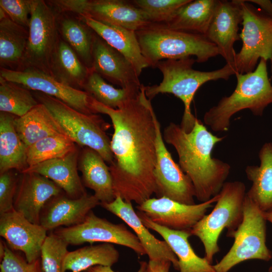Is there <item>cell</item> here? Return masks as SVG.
Wrapping results in <instances>:
<instances>
[{
  "label": "cell",
  "instance_id": "obj_13",
  "mask_svg": "<svg viewBox=\"0 0 272 272\" xmlns=\"http://www.w3.org/2000/svg\"><path fill=\"white\" fill-rule=\"evenodd\" d=\"M0 77L55 98L85 114H96L92 107L93 98L88 93L60 82L43 70L30 67L19 70L1 67Z\"/></svg>",
  "mask_w": 272,
  "mask_h": 272
},
{
  "label": "cell",
  "instance_id": "obj_31",
  "mask_svg": "<svg viewBox=\"0 0 272 272\" xmlns=\"http://www.w3.org/2000/svg\"><path fill=\"white\" fill-rule=\"evenodd\" d=\"M120 254L113 244H91L69 251L63 263V272H83L97 265L112 266L118 262Z\"/></svg>",
  "mask_w": 272,
  "mask_h": 272
},
{
  "label": "cell",
  "instance_id": "obj_20",
  "mask_svg": "<svg viewBox=\"0 0 272 272\" xmlns=\"http://www.w3.org/2000/svg\"><path fill=\"white\" fill-rule=\"evenodd\" d=\"M100 205L94 195L86 194L72 198L63 192L51 198L44 205L40 216V225L47 231L61 226L69 227L82 223L92 209Z\"/></svg>",
  "mask_w": 272,
  "mask_h": 272
},
{
  "label": "cell",
  "instance_id": "obj_14",
  "mask_svg": "<svg viewBox=\"0 0 272 272\" xmlns=\"http://www.w3.org/2000/svg\"><path fill=\"white\" fill-rule=\"evenodd\" d=\"M156 163L154 170L157 197H166L188 205L195 204V191L189 177L172 158L164 142L160 123L156 115Z\"/></svg>",
  "mask_w": 272,
  "mask_h": 272
},
{
  "label": "cell",
  "instance_id": "obj_5",
  "mask_svg": "<svg viewBox=\"0 0 272 272\" xmlns=\"http://www.w3.org/2000/svg\"><path fill=\"white\" fill-rule=\"evenodd\" d=\"M135 34L142 53L150 67L160 61L195 56L203 63L219 54L216 46L205 35L170 29L163 24L152 23Z\"/></svg>",
  "mask_w": 272,
  "mask_h": 272
},
{
  "label": "cell",
  "instance_id": "obj_36",
  "mask_svg": "<svg viewBox=\"0 0 272 272\" xmlns=\"http://www.w3.org/2000/svg\"><path fill=\"white\" fill-rule=\"evenodd\" d=\"M60 31L65 42L73 49L89 68L92 66V47L94 32L88 26L73 19L61 23Z\"/></svg>",
  "mask_w": 272,
  "mask_h": 272
},
{
  "label": "cell",
  "instance_id": "obj_41",
  "mask_svg": "<svg viewBox=\"0 0 272 272\" xmlns=\"http://www.w3.org/2000/svg\"><path fill=\"white\" fill-rule=\"evenodd\" d=\"M14 170L0 174V214L14 210V200L20 173Z\"/></svg>",
  "mask_w": 272,
  "mask_h": 272
},
{
  "label": "cell",
  "instance_id": "obj_46",
  "mask_svg": "<svg viewBox=\"0 0 272 272\" xmlns=\"http://www.w3.org/2000/svg\"><path fill=\"white\" fill-rule=\"evenodd\" d=\"M263 216L267 221L272 223V212L263 213Z\"/></svg>",
  "mask_w": 272,
  "mask_h": 272
},
{
  "label": "cell",
  "instance_id": "obj_30",
  "mask_svg": "<svg viewBox=\"0 0 272 272\" xmlns=\"http://www.w3.org/2000/svg\"><path fill=\"white\" fill-rule=\"evenodd\" d=\"M217 0H191L180 8L166 27L205 35L212 21Z\"/></svg>",
  "mask_w": 272,
  "mask_h": 272
},
{
  "label": "cell",
  "instance_id": "obj_7",
  "mask_svg": "<svg viewBox=\"0 0 272 272\" xmlns=\"http://www.w3.org/2000/svg\"><path fill=\"white\" fill-rule=\"evenodd\" d=\"M37 96L39 102L47 107L66 135L76 144L95 150L110 165L113 163L110 140L106 132L108 124L100 116L80 112L43 93Z\"/></svg>",
  "mask_w": 272,
  "mask_h": 272
},
{
  "label": "cell",
  "instance_id": "obj_42",
  "mask_svg": "<svg viewBox=\"0 0 272 272\" xmlns=\"http://www.w3.org/2000/svg\"><path fill=\"white\" fill-rule=\"evenodd\" d=\"M172 263L168 259L149 260L145 272H169Z\"/></svg>",
  "mask_w": 272,
  "mask_h": 272
},
{
  "label": "cell",
  "instance_id": "obj_38",
  "mask_svg": "<svg viewBox=\"0 0 272 272\" xmlns=\"http://www.w3.org/2000/svg\"><path fill=\"white\" fill-rule=\"evenodd\" d=\"M131 2L142 10L152 23L166 24L177 11L191 0H133Z\"/></svg>",
  "mask_w": 272,
  "mask_h": 272
},
{
  "label": "cell",
  "instance_id": "obj_22",
  "mask_svg": "<svg viewBox=\"0 0 272 272\" xmlns=\"http://www.w3.org/2000/svg\"><path fill=\"white\" fill-rule=\"evenodd\" d=\"M80 152L76 148L65 156L29 167L22 172H33L49 179L72 198L82 197L87 192L78 174Z\"/></svg>",
  "mask_w": 272,
  "mask_h": 272
},
{
  "label": "cell",
  "instance_id": "obj_8",
  "mask_svg": "<svg viewBox=\"0 0 272 272\" xmlns=\"http://www.w3.org/2000/svg\"><path fill=\"white\" fill-rule=\"evenodd\" d=\"M266 221L263 213L246 194L242 221L237 229L227 231V236L233 238L234 242L227 254L213 265L216 272H228L248 260H270L272 252L266 244Z\"/></svg>",
  "mask_w": 272,
  "mask_h": 272
},
{
  "label": "cell",
  "instance_id": "obj_25",
  "mask_svg": "<svg viewBox=\"0 0 272 272\" xmlns=\"http://www.w3.org/2000/svg\"><path fill=\"white\" fill-rule=\"evenodd\" d=\"M78 169L84 186L92 189L101 203H108L115 198L109 167L95 150L84 147L80 154Z\"/></svg>",
  "mask_w": 272,
  "mask_h": 272
},
{
  "label": "cell",
  "instance_id": "obj_1",
  "mask_svg": "<svg viewBox=\"0 0 272 272\" xmlns=\"http://www.w3.org/2000/svg\"><path fill=\"white\" fill-rule=\"evenodd\" d=\"M92 106L96 114L107 115L112 123L110 148L114 159L109 169L115 196L140 205L156 192V115L145 86L142 84L138 96L119 109L94 98Z\"/></svg>",
  "mask_w": 272,
  "mask_h": 272
},
{
  "label": "cell",
  "instance_id": "obj_40",
  "mask_svg": "<svg viewBox=\"0 0 272 272\" xmlns=\"http://www.w3.org/2000/svg\"><path fill=\"white\" fill-rule=\"evenodd\" d=\"M32 0H1L0 8L14 23L29 28Z\"/></svg>",
  "mask_w": 272,
  "mask_h": 272
},
{
  "label": "cell",
  "instance_id": "obj_4",
  "mask_svg": "<svg viewBox=\"0 0 272 272\" xmlns=\"http://www.w3.org/2000/svg\"><path fill=\"white\" fill-rule=\"evenodd\" d=\"M266 61L261 58L253 71L235 75L234 91L205 113V124L214 131L223 132L228 130L231 117L241 110L248 109L255 116L262 115L264 109L272 103V85Z\"/></svg>",
  "mask_w": 272,
  "mask_h": 272
},
{
  "label": "cell",
  "instance_id": "obj_18",
  "mask_svg": "<svg viewBox=\"0 0 272 272\" xmlns=\"http://www.w3.org/2000/svg\"><path fill=\"white\" fill-rule=\"evenodd\" d=\"M95 33V32H94ZM91 69L120 88L140 91L142 84L132 64L94 33Z\"/></svg>",
  "mask_w": 272,
  "mask_h": 272
},
{
  "label": "cell",
  "instance_id": "obj_45",
  "mask_svg": "<svg viewBox=\"0 0 272 272\" xmlns=\"http://www.w3.org/2000/svg\"><path fill=\"white\" fill-rule=\"evenodd\" d=\"M6 243L1 240L0 241V260H3L5 253Z\"/></svg>",
  "mask_w": 272,
  "mask_h": 272
},
{
  "label": "cell",
  "instance_id": "obj_10",
  "mask_svg": "<svg viewBox=\"0 0 272 272\" xmlns=\"http://www.w3.org/2000/svg\"><path fill=\"white\" fill-rule=\"evenodd\" d=\"M28 38L22 61L50 73V63L58 43L54 14L44 1L32 0Z\"/></svg>",
  "mask_w": 272,
  "mask_h": 272
},
{
  "label": "cell",
  "instance_id": "obj_15",
  "mask_svg": "<svg viewBox=\"0 0 272 272\" xmlns=\"http://www.w3.org/2000/svg\"><path fill=\"white\" fill-rule=\"evenodd\" d=\"M219 194L198 204H183L166 197L150 198L137 206L153 222L168 229L190 230L205 215Z\"/></svg>",
  "mask_w": 272,
  "mask_h": 272
},
{
  "label": "cell",
  "instance_id": "obj_28",
  "mask_svg": "<svg viewBox=\"0 0 272 272\" xmlns=\"http://www.w3.org/2000/svg\"><path fill=\"white\" fill-rule=\"evenodd\" d=\"M14 125L27 148L48 137L66 135L49 110L41 103L23 116L15 117Z\"/></svg>",
  "mask_w": 272,
  "mask_h": 272
},
{
  "label": "cell",
  "instance_id": "obj_3",
  "mask_svg": "<svg viewBox=\"0 0 272 272\" xmlns=\"http://www.w3.org/2000/svg\"><path fill=\"white\" fill-rule=\"evenodd\" d=\"M195 62L192 57L161 60L155 67L162 73V82L159 85L145 86L146 96L150 100L159 94L170 93L182 101L184 109L180 126L187 132L192 129L196 118L191 112L190 105L199 88L209 81L227 80L237 74L234 66L229 63L212 71L196 70L192 67Z\"/></svg>",
  "mask_w": 272,
  "mask_h": 272
},
{
  "label": "cell",
  "instance_id": "obj_21",
  "mask_svg": "<svg viewBox=\"0 0 272 272\" xmlns=\"http://www.w3.org/2000/svg\"><path fill=\"white\" fill-rule=\"evenodd\" d=\"M106 210L122 220L134 232L144 248L149 260L168 259L173 267L179 270L178 259L165 240H160L154 236L143 224L131 202L123 200L117 196L111 202L101 203Z\"/></svg>",
  "mask_w": 272,
  "mask_h": 272
},
{
  "label": "cell",
  "instance_id": "obj_29",
  "mask_svg": "<svg viewBox=\"0 0 272 272\" xmlns=\"http://www.w3.org/2000/svg\"><path fill=\"white\" fill-rule=\"evenodd\" d=\"M90 71L65 41L58 42L50 63L51 75L60 82L78 89V87L82 88Z\"/></svg>",
  "mask_w": 272,
  "mask_h": 272
},
{
  "label": "cell",
  "instance_id": "obj_32",
  "mask_svg": "<svg viewBox=\"0 0 272 272\" xmlns=\"http://www.w3.org/2000/svg\"><path fill=\"white\" fill-rule=\"evenodd\" d=\"M28 38L26 28L14 23L7 15L0 19L1 66L22 62Z\"/></svg>",
  "mask_w": 272,
  "mask_h": 272
},
{
  "label": "cell",
  "instance_id": "obj_16",
  "mask_svg": "<svg viewBox=\"0 0 272 272\" xmlns=\"http://www.w3.org/2000/svg\"><path fill=\"white\" fill-rule=\"evenodd\" d=\"M242 22L240 0H217L215 10L205 34L217 47L226 63L233 64L236 52L234 44L240 39L238 31Z\"/></svg>",
  "mask_w": 272,
  "mask_h": 272
},
{
  "label": "cell",
  "instance_id": "obj_47",
  "mask_svg": "<svg viewBox=\"0 0 272 272\" xmlns=\"http://www.w3.org/2000/svg\"><path fill=\"white\" fill-rule=\"evenodd\" d=\"M268 272H272V265L269 267Z\"/></svg>",
  "mask_w": 272,
  "mask_h": 272
},
{
  "label": "cell",
  "instance_id": "obj_44",
  "mask_svg": "<svg viewBox=\"0 0 272 272\" xmlns=\"http://www.w3.org/2000/svg\"><path fill=\"white\" fill-rule=\"evenodd\" d=\"M249 3H253L258 5L265 14L272 18V2L268 0H250Z\"/></svg>",
  "mask_w": 272,
  "mask_h": 272
},
{
  "label": "cell",
  "instance_id": "obj_6",
  "mask_svg": "<svg viewBox=\"0 0 272 272\" xmlns=\"http://www.w3.org/2000/svg\"><path fill=\"white\" fill-rule=\"evenodd\" d=\"M246 186L240 181L226 182L212 211L205 215L190 230L191 236L198 237L202 243L205 256L212 264L220 251L218 240L223 230H235L243 218Z\"/></svg>",
  "mask_w": 272,
  "mask_h": 272
},
{
  "label": "cell",
  "instance_id": "obj_33",
  "mask_svg": "<svg viewBox=\"0 0 272 272\" xmlns=\"http://www.w3.org/2000/svg\"><path fill=\"white\" fill-rule=\"evenodd\" d=\"M82 88L97 102L114 109L135 98L140 91L116 88L92 69Z\"/></svg>",
  "mask_w": 272,
  "mask_h": 272
},
{
  "label": "cell",
  "instance_id": "obj_34",
  "mask_svg": "<svg viewBox=\"0 0 272 272\" xmlns=\"http://www.w3.org/2000/svg\"><path fill=\"white\" fill-rule=\"evenodd\" d=\"M39 103L30 90L0 77V112L20 117Z\"/></svg>",
  "mask_w": 272,
  "mask_h": 272
},
{
  "label": "cell",
  "instance_id": "obj_24",
  "mask_svg": "<svg viewBox=\"0 0 272 272\" xmlns=\"http://www.w3.org/2000/svg\"><path fill=\"white\" fill-rule=\"evenodd\" d=\"M81 18L97 35L129 61L139 77L144 69L150 67L142 53L135 31L100 22L90 18Z\"/></svg>",
  "mask_w": 272,
  "mask_h": 272
},
{
  "label": "cell",
  "instance_id": "obj_2",
  "mask_svg": "<svg viewBox=\"0 0 272 272\" xmlns=\"http://www.w3.org/2000/svg\"><path fill=\"white\" fill-rule=\"evenodd\" d=\"M163 138L175 149L178 165L190 179L195 197L203 202L218 195L230 174L231 166L212 157V152L224 137L213 134L196 118L192 129L188 132L180 125L170 123L164 130Z\"/></svg>",
  "mask_w": 272,
  "mask_h": 272
},
{
  "label": "cell",
  "instance_id": "obj_43",
  "mask_svg": "<svg viewBox=\"0 0 272 272\" xmlns=\"http://www.w3.org/2000/svg\"><path fill=\"white\" fill-rule=\"evenodd\" d=\"M140 268L137 272H145L147 265V262L142 261L140 262ZM83 272H116L113 270L111 266L102 265H97L91 267Z\"/></svg>",
  "mask_w": 272,
  "mask_h": 272
},
{
  "label": "cell",
  "instance_id": "obj_23",
  "mask_svg": "<svg viewBox=\"0 0 272 272\" xmlns=\"http://www.w3.org/2000/svg\"><path fill=\"white\" fill-rule=\"evenodd\" d=\"M137 213L143 224L161 235L170 247L178 259L179 272H216L213 265L205 257L198 256L191 247L190 230H171L153 222L143 212Z\"/></svg>",
  "mask_w": 272,
  "mask_h": 272
},
{
  "label": "cell",
  "instance_id": "obj_39",
  "mask_svg": "<svg viewBox=\"0 0 272 272\" xmlns=\"http://www.w3.org/2000/svg\"><path fill=\"white\" fill-rule=\"evenodd\" d=\"M0 272H43V270L40 257L29 262L6 243L5 253L1 262Z\"/></svg>",
  "mask_w": 272,
  "mask_h": 272
},
{
  "label": "cell",
  "instance_id": "obj_19",
  "mask_svg": "<svg viewBox=\"0 0 272 272\" xmlns=\"http://www.w3.org/2000/svg\"><path fill=\"white\" fill-rule=\"evenodd\" d=\"M64 191L54 182L39 174L20 173L14 209L31 222L40 224L41 212L52 197Z\"/></svg>",
  "mask_w": 272,
  "mask_h": 272
},
{
  "label": "cell",
  "instance_id": "obj_27",
  "mask_svg": "<svg viewBox=\"0 0 272 272\" xmlns=\"http://www.w3.org/2000/svg\"><path fill=\"white\" fill-rule=\"evenodd\" d=\"M15 117L0 112V174L11 170L21 173L28 167L27 147L15 129Z\"/></svg>",
  "mask_w": 272,
  "mask_h": 272
},
{
  "label": "cell",
  "instance_id": "obj_17",
  "mask_svg": "<svg viewBox=\"0 0 272 272\" xmlns=\"http://www.w3.org/2000/svg\"><path fill=\"white\" fill-rule=\"evenodd\" d=\"M47 230L33 223L14 209L0 214V235L13 250L23 252L28 262L40 257Z\"/></svg>",
  "mask_w": 272,
  "mask_h": 272
},
{
  "label": "cell",
  "instance_id": "obj_26",
  "mask_svg": "<svg viewBox=\"0 0 272 272\" xmlns=\"http://www.w3.org/2000/svg\"><path fill=\"white\" fill-rule=\"evenodd\" d=\"M259 166L245 170L252 185L246 195L263 213L272 212V143H266L259 152Z\"/></svg>",
  "mask_w": 272,
  "mask_h": 272
},
{
  "label": "cell",
  "instance_id": "obj_35",
  "mask_svg": "<svg viewBox=\"0 0 272 272\" xmlns=\"http://www.w3.org/2000/svg\"><path fill=\"white\" fill-rule=\"evenodd\" d=\"M76 148V143L66 135L58 134L45 138L27 148L28 167L47 160L63 157Z\"/></svg>",
  "mask_w": 272,
  "mask_h": 272
},
{
  "label": "cell",
  "instance_id": "obj_9",
  "mask_svg": "<svg viewBox=\"0 0 272 272\" xmlns=\"http://www.w3.org/2000/svg\"><path fill=\"white\" fill-rule=\"evenodd\" d=\"M242 12V41L233 63L237 73L253 71L258 60L271 62L272 72V18L247 1L240 0Z\"/></svg>",
  "mask_w": 272,
  "mask_h": 272
},
{
  "label": "cell",
  "instance_id": "obj_12",
  "mask_svg": "<svg viewBox=\"0 0 272 272\" xmlns=\"http://www.w3.org/2000/svg\"><path fill=\"white\" fill-rule=\"evenodd\" d=\"M51 2L62 10L135 32L152 24L145 13L130 1L58 0Z\"/></svg>",
  "mask_w": 272,
  "mask_h": 272
},
{
  "label": "cell",
  "instance_id": "obj_11",
  "mask_svg": "<svg viewBox=\"0 0 272 272\" xmlns=\"http://www.w3.org/2000/svg\"><path fill=\"white\" fill-rule=\"evenodd\" d=\"M53 232L69 245L107 243L129 248L139 256L146 255L137 236L125 224L111 223L97 216L93 211L81 224L69 227H59Z\"/></svg>",
  "mask_w": 272,
  "mask_h": 272
},
{
  "label": "cell",
  "instance_id": "obj_37",
  "mask_svg": "<svg viewBox=\"0 0 272 272\" xmlns=\"http://www.w3.org/2000/svg\"><path fill=\"white\" fill-rule=\"evenodd\" d=\"M69 244L54 232L45 238L41 248L40 259L43 272H63V263L69 251Z\"/></svg>",
  "mask_w": 272,
  "mask_h": 272
}]
</instances>
